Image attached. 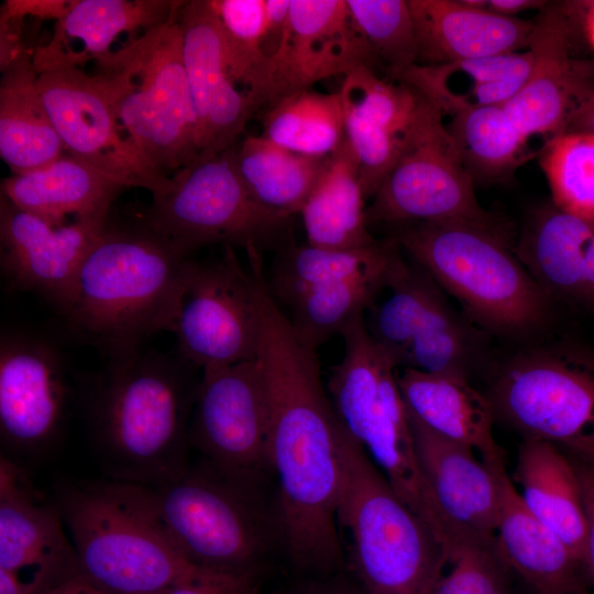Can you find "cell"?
I'll return each mask as SVG.
<instances>
[{
    "mask_svg": "<svg viewBox=\"0 0 594 594\" xmlns=\"http://www.w3.org/2000/svg\"><path fill=\"white\" fill-rule=\"evenodd\" d=\"M498 490L496 539L506 564L531 594H575L588 591L582 561L525 505L509 479L504 459L484 461Z\"/></svg>",
    "mask_w": 594,
    "mask_h": 594,
    "instance_id": "obj_24",
    "label": "cell"
},
{
    "mask_svg": "<svg viewBox=\"0 0 594 594\" xmlns=\"http://www.w3.org/2000/svg\"><path fill=\"white\" fill-rule=\"evenodd\" d=\"M56 507L78 574L101 594H155L197 565L169 531L151 487L107 479L66 483Z\"/></svg>",
    "mask_w": 594,
    "mask_h": 594,
    "instance_id": "obj_4",
    "label": "cell"
},
{
    "mask_svg": "<svg viewBox=\"0 0 594 594\" xmlns=\"http://www.w3.org/2000/svg\"><path fill=\"white\" fill-rule=\"evenodd\" d=\"M38 88L68 153L127 187L144 188L152 196L165 189L169 177L139 152L98 74L79 67L50 69L38 74Z\"/></svg>",
    "mask_w": 594,
    "mask_h": 594,
    "instance_id": "obj_15",
    "label": "cell"
},
{
    "mask_svg": "<svg viewBox=\"0 0 594 594\" xmlns=\"http://www.w3.org/2000/svg\"><path fill=\"white\" fill-rule=\"evenodd\" d=\"M261 135L302 155L330 156L345 139L339 91L309 88L282 98L266 109Z\"/></svg>",
    "mask_w": 594,
    "mask_h": 594,
    "instance_id": "obj_38",
    "label": "cell"
},
{
    "mask_svg": "<svg viewBox=\"0 0 594 594\" xmlns=\"http://www.w3.org/2000/svg\"><path fill=\"white\" fill-rule=\"evenodd\" d=\"M70 389L58 349L25 331L0 339V436L19 453H37L58 437Z\"/></svg>",
    "mask_w": 594,
    "mask_h": 594,
    "instance_id": "obj_17",
    "label": "cell"
},
{
    "mask_svg": "<svg viewBox=\"0 0 594 594\" xmlns=\"http://www.w3.org/2000/svg\"><path fill=\"white\" fill-rule=\"evenodd\" d=\"M539 164L552 204L560 210L594 221V133L565 132L549 138Z\"/></svg>",
    "mask_w": 594,
    "mask_h": 594,
    "instance_id": "obj_41",
    "label": "cell"
},
{
    "mask_svg": "<svg viewBox=\"0 0 594 594\" xmlns=\"http://www.w3.org/2000/svg\"><path fill=\"white\" fill-rule=\"evenodd\" d=\"M516 254L549 298L594 307V221L552 202L526 219Z\"/></svg>",
    "mask_w": 594,
    "mask_h": 594,
    "instance_id": "obj_26",
    "label": "cell"
},
{
    "mask_svg": "<svg viewBox=\"0 0 594 594\" xmlns=\"http://www.w3.org/2000/svg\"><path fill=\"white\" fill-rule=\"evenodd\" d=\"M352 20L388 76L417 63V41L407 0H346Z\"/></svg>",
    "mask_w": 594,
    "mask_h": 594,
    "instance_id": "obj_43",
    "label": "cell"
},
{
    "mask_svg": "<svg viewBox=\"0 0 594 594\" xmlns=\"http://www.w3.org/2000/svg\"><path fill=\"white\" fill-rule=\"evenodd\" d=\"M261 252L246 250L249 268L231 246L216 261L188 263L172 332L177 353L198 369L257 358L266 286Z\"/></svg>",
    "mask_w": 594,
    "mask_h": 594,
    "instance_id": "obj_12",
    "label": "cell"
},
{
    "mask_svg": "<svg viewBox=\"0 0 594 594\" xmlns=\"http://www.w3.org/2000/svg\"><path fill=\"white\" fill-rule=\"evenodd\" d=\"M122 183L68 152L51 164L1 182V195L18 208L54 224L109 218Z\"/></svg>",
    "mask_w": 594,
    "mask_h": 594,
    "instance_id": "obj_28",
    "label": "cell"
},
{
    "mask_svg": "<svg viewBox=\"0 0 594 594\" xmlns=\"http://www.w3.org/2000/svg\"><path fill=\"white\" fill-rule=\"evenodd\" d=\"M219 19L227 67L237 87L243 86L258 108L266 107L270 59L262 50L265 0H210Z\"/></svg>",
    "mask_w": 594,
    "mask_h": 594,
    "instance_id": "obj_40",
    "label": "cell"
},
{
    "mask_svg": "<svg viewBox=\"0 0 594 594\" xmlns=\"http://www.w3.org/2000/svg\"><path fill=\"white\" fill-rule=\"evenodd\" d=\"M340 451L338 525L349 537L348 570L370 594H431L446 564L436 537L343 425Z\"/></svg>",
    "mask_w": 594,
    "mask_h": 594,
    "instance_id": "obj_8",
    "label": "cell"
},
{
    "mask_svg": "<svg viewBox=\"0 0 594 594\" xmlns=\"http://www.w3.org/2000/svg\"><path fill=\"white\" fill-rule=\"evenodd\" d=\"M580 15L586 40L594 51V1H580Z\"/></svg>",
    "mask_w": 594,
    "mask_h": 594,
    "instance_id": "obj_53",
    "label": "cell"
},
{
    "mask_svg": "<svg viewBox=\"0 0 594 594\" xmlns=\"http://www.w3.org/2000/svg\"><path fill=\"white\" fill-rule=\"evenodd\" d=\"M258 583L256 579L197 566L155 594H258Z\"/></svg>",
    "mask_w": 594,
    "mask_h": 594,
    "instance_id": "obj_45",
    "label": "cell"
},
{
    "mask_svg": "<svg viewBox=\"0 0 594 594\" xmlns=\"http://www.w3.org/2000/svg\"><path fill=\"white\" fill-rule=\"evenodd\" d=\"M575 594H591V593L586 591V592H581V593H575Z\"/></svg>",
    "mask_w": 594,
    "mask_h": 594,
    "instance_id": "obj_54",
    "label": "cell"
},
{
    "mask_svg": "<svg viewBox=\"0 0 594 594\" xmlns=\"http://www.w3.org/2000/svg\"><path fill=\"white\" fill-rule=\"evenodd\" d=\"M581 16L579 1L548 2L534 21L527 81L504 109L527 140L566 131L572 118L594 95V65L572 55Z\"/></svg>",
    "mask_w": 594,
    "mask_h": 594,
    "instance_id": "obj_16",
    "label": "cell"
},
{
    "mask_svg": "<svg viewBox=\"0 0 594 594\" xmlns=\"http://www.w3.org/2000/svg\"><path fill=\"white\" fill-rule=\"evenodd\" d=\"M398 245L392 240L351 250H329L287 242L274 263L268 292L289 306L308 292L386 264Z\"/></svg>",
    "mask_w": 594,
    "mask_h": 594,
    "instance_id": "obj_37",
    "label": "cell"
},
{
    "mask_svg": "<svg viewBox=\"0 0 594 594\" xmlns=\"http://www.w3.org/2000/svg\"><path fill=\"white\" fill-rule=\"evenodd\" d=\"M446 128L474 184L508 180L522 161L527 142L504 106L462 107Z\"/></svg>",
    "mask_w": 594,
    "mask_h": 594,
    "instance_id": "obj_36",
    "label": "cell"
},
{
    "mask_svg": "<svg viewBox=\"0 0 594 594\" xmlns=\"http://www.w3.org/2000/svg\"><path fill=\"white\" fill-rule=\"evenodd\" d=\"M565 132L594 133V95L578 110Z\"/></svg>",
    "mask_w": 594,
    "mask_h": 594,
    "instance_id": "obj_51",
    "label": "cell"
},
{
    "mask_svg": "<svg viewBox=\"0 0 594 594\" xmlns=\"http://www.w3.org/2000/svg\"><path fill=\"white\" fill-rule=\"evenodd\" d=\"M198 370L176 350L140 348L108 359L87 392L85 411L110 479L155 487L189 466Z\"/></svg>",
    "mask_w": 594,
    "mask_h": 594,
    "instance_id": "obj_2",
    "label": "cell"
},
{
    "mask_svg": "<svg viewBox=\"0 0 594 594\" xmlns=\"http://www.w3.org/2000/svg\"><path fill=\"white\" fill-rule=\"evenodd\" d=\"M497 542L468 537L459 543L431 594H517Z\"/></svg>",
    "mask_w": 594,
    "mask_h": 594,
    "instance_id": "obj_44",
    "label": "cell"
},
{
    "mask_svg": "<svg viewBox=\"0 0 594 594\" xmlns=\"http://www.w3.org/2000/svg\"><path fill=\"white\" fill-rule=\"evenodd\" d=\"M74 1V0H73ZM68 0H7L0 11V18L33 16L40 20L64 16L73 4Z\"/></svg>",
    "mask_w": 594,
    "mask_h": 594,
    "instance_id": "obj_49",
    "label": "cell"
},
{
    "mask_svg": "<svg viewBox=\"0 0 594 594\" xmlns=\"http://www.w3.org/2000/svg\"><path fill=\"white\" fill-rule=\"evenodd\" d=\"M108 223V218H92L54 224L18 208L1 195L3 279L14 290L41 296L62 314L72 298L82 262Z\"/></svg>",
    "mask_w": 594,
    "mask_h": 594,
    "instance_id": "obj_18",
    "label": "cell"
},
{
    "mask_svg": "<svg viewBox=\"0 0 594 594\" xmlns=\"http://www.w3.org/2000/svg\"><path fill=\"white\" fill-rule=\"evenodd\" d=\"M177 21L196 116L197 157H208L233 146L260 108L229 76L224 37L210 0L183 1Z\"/></svg>",
    "mask_w": 594,
    "mask_h": 594,
    "instance_id": "obj_19",
    "label": "cell"
},
{
    "mask_svg": "<svg viewBox=\"0 0 594 594\" xmlns=\"http://www.w3.org/2000/svg\"><path fill=\"white\" fill-rule=\"evenodd\" d=\"M38 594H101L89 586L79 576L69 579L55 586L40 592Z\"/></svg>",
    "mask_w": 594,
    "mask_h": 594,
    "instance_id": "obj_52",
    "label": "cell"
},
{
    "mask_svg": "<svg viewBox=\"0 0 594 594\" xmlns=\"http://www.w3.org/2000/svg\"><path fill=\"white\" fill-rule=\"evenodd\" d=\"M365 195L354 153L343 140L332 153L301 207L307 243L329 250L375 244L366 219Z\"/></svg>",
    "mask_w": 594,
    "mask_h": 594,
    "instance_id": "obj_32",
    "label": "cell"
},
{
    "mask_svg": "<svg viewBox=\"0 0 594 594\" xmlns=\"http://www.w3.org/2000/svg\"><path fill=\"white\" fill-rule=\"evenodd\" d=\"M274 594H370L345 568L322 578L299 579L293 585Z\"/></svg>",
    "mask_w": 594,
    "mask_h": 594,
    "instance_id": "obj_47",
    "label": "cell"
},
{
    "mask_svg": "<svg viewBox=\"0 0 594 594\" xmlns=\"http://www.w3.org/2000/svg\"><path fill=\"white\" fill-rule=\"evenodd\" d=\"M188 441L220 474L271 483V402L257 358L201 370Z\"/></svg>",
    "mask_w": 594,
    "mask_h": 594,
    "instance_id": "obj_14",
    "label": "cell"
},
{
    "mask_svg": "<svg viewBox=\"0 0 594 594\" xmlns=\"http://www.w3.org/2000/svg\"><path fill=\"white\" fill-rule=\"evenodd\" d=\"M392 240L484 329L519 338L547 321L550 298L510 250L503 230L421 222L398 227Z\"/></svg>",
    "mask_w": 594,
    "mask_h": 594,
    "instance_id": "obj_6",
    "label": "cell"
},
{
    "mask_svg": "<svg viewBox=\"0 0 594 594\" xmlns=\"http://www.w3.org/2000/svg\"><path fill=\"white\" fill-rule=\"evenodd\" d=\"M190 260L139 221L129 228L108 223L61 314L68 332L107 359L172 332Z\"/></svg>",
    "mask_w": 594,
    "mask_h": 594,
    "instance_id": "obj_3",
    "label": "cell"
},
{
    "mask_svg": "<svg viewBox=\"0 0 594 594\" xmlns=\"http://www.w3.org/2000/svg\"><path fill=\"white\" fill-rule=\"evenodd\" d=\"M29 568L34 570L32 580L47 588L79 576L76 553L56 505L41 498L22 470L1 457L0 569L20 575Z\"/></svg>",
    "mask_w": 594,
    "mask_h": 594,
    "instance_id": "obj_22",
    "label": "cell"
},
{
    "mask_svg": "<svg viewBox=\"0 0 594 594\" xmlns=\"http://www.w3.org/2000/svg\"><path fill=\"white\" fill-rule=\"evenodd\" d=\"M292 217L253 198L235 168L231 146L197 157L172 175L139 222L191 256L213 244L262 251L286 237Z\"/></svg>",
    "mask_w": 594,
    "mask_h": 594,
    "instance_id": "obj_10",
    "label": "cell"
},
{
    "mask_svg": "<svg viewBox=\"0 0 594 594\" xmlns=\"http://www.w3.org/2000/svg\"><path fill=\"white\" fill-rule=\"evenodd\" d=\"M531 62L527 50L441 64L447 73L465 79L459 84L432 81L407 68L389 77L413 87L447 114L462 107L504 106L527 81Z\"/></svg>",
    "mask_w": 594,
    "mask_h": 594,
    "instance_id": "obj_33",
    "label": "cell"
},
{
    "mask_svg": "<svg viewBox=\"0 0 594 594\" xmlns=\"http://www.w3.org/2000/svg\"><path fill=\"white\" fill-rule=\"evenodd\" d=\"M495 419L570 457L594 455V355L573 348L519 352L486 395Z\"/></svg>",
    "mask_w": 594,
    "mask_h": 594,
    "instance_id": "obj_11",
    "label": "cell"
},
{
    "mask_svg": "<svg viewBox=\"0 0 594 594\" xmlns=\"http://www.w3.org/2000/svg\"><path fill=\"white\" fill-rule=\"evenodd\" d=\"M548 1L540 0H488L486 9L501 15L516 18L517 13L526 10H541Z\"/></svg>",
    "mask_w": 594,
    "mask_h": 594,
    "instance_id": "obj_50",
    "label": "cell"
},
{
    "mask_svg": "<svg viewBox=\"0 0 594 594\" xmlns=\"http://www.w3.org/2000/svg\"><path fill=\"white\" fill-rule=\"evenodd\" d=\"M398 250L384 265L312 289L292 305L288 318L298 338L312 349L341 334L356 317L363 316L385 288Z\"/></svg>",
    "mask_w": 594,
    "mask_h": 594,
    "instance_id": "obj_39",
    "label": "cell"
},
{
    "mask_svg": "<svg viewBox=\"0 0 594 594\" xmlns=\"http://www.w3.org/2000/svg\"><path fill=\"white\" fill-rule=\"evenodd\" d=\"M477 345L473 330L444 299L410 343L400 367L469 378Z\"/></svg>",
    "mask_w": 594,
    "mask_h": 594,
    "instance_id": "obj_42",
    "label": "cell"
},
{
    "mask_svg": "<svg viewBox=\"0 0 594 594\" xmlns=\"http://www.w3.org/2000/svg\"><path fill=\"white\" fill-rule=\"evenodd\" d=\"M397 384L406 409L429 429L477 450L483 461L504 459L492 405L469 378L403 369Z\"/></svg>",
    "mask_w": 594,
    "mask_h": 594,
    "instance_id": "obj_29",
    "label": "cell"
},
{
    "mask_svg": "<svg viewBox=\"0 0 594 594\" xmlns=\"http://www.w3.org/2000/svg\"><path fill=\"white\" fill-rule=\"evenodd\" d=\"M151 488L174 539L197 566L260 581L275 554H285L267 486L230 479L204 462Z\"/></svg>",
    "mask_w": 594,
    "mask_h": 594,
    "instance_id": "obj_7",
    "label": "cell"
},
{
    "mask_svg": "<svg viewBox=\"0 0 594 594\" xmlns=\"http://www.w3.org/2000/svg\"><path fill=\"white\" fill-rule=\"evenodd\" d=\"M340 336L344 354L327 383L334 410L398 497L428 526L447 560L464 536L441 513L419 468L396 366L371 338L364 315Z\"/></svg>",
    "mask_w": 594,
    "mask_h": 594,
    "instance_id": "obj_5",
    "label": "cell"
},
{
    "mask_svg": "<svg viewBox=\"0 0 594 594\" xmlns=\"http://www.w3.org/2000/svg\"><path fill=\"white\" fill-rule=\"evenodd\" d=\"M33 51L1 69L0 156L12 174L42 168L67 152L40 92Z\"/></svg>",
    "mask_w": 594,
    "mask_h": 594,
    "instance_id": "obj_30",
    "label": "cell"
},
{
    "mask_svg": "<svg viewBox=\"0 0 594 594\" xmlns=\"http://www.w3.org/2000/svg\"><path fill=\"white\" fill-rule=\"evenodd\" d=\"M183 1L169 0H75L54 24L51 40L34 48L38 74L79 67L108 56L123 32L147 31L167 21Z\"/></svg>",
    "mask_w": 594,
    "mask_h": 594,
    "instance_id": "obj_27",
    "label": "cell"
},
{
    "mask_svg": "<svg viewBox=\"0 0 594 594\" xmlns=\"http://www.w3.org/2000/svg\"><path fill=\"white\" fill-rule=\"evenodd\" d=\"M339 94L345 139L365 198H372L407 146L425 97L406 84L382 79L369 66L345 75Z\"/></svg>",
    "mask_w": 594,
    "mask_h": 594,
    "instance_id": "obj_21",
    "label": "cell"
},
{
    "mask_svg": "<svg viewBox=\"0 0 594 594\" xmlns=\"http://www.w3.org/2000/svg\"><path fill=\"white\" fill-rule=\"evenodd\" d=\"M375 61L346 0H290L285 40L270 61L266 109L319 80L372 67Z\"/></svg>",
    "mask_w": 594,
    "mask_h": 594,
    "instance_id": "obj_20",
    "label": "cell"
},
{
    "mask_svg": "<svg viewBox=\"0 0 594 594\" xmlns=\"http://www.w3.org/2000/svg\"><path fill=\"white\" fill-rule=\"evenodd\" d=\"M235 168L253 198L284 213H299L329 156L302 155L262 135L232 146Z\"/></svg>",
    "mask_w": 594,
    "mask_h": 594,
    "instance_id": "obj_34",
    "label": "cell"
},
{
    "mask_svg": "<svg viewBox=\"0 0 594 594\" xmlns=\"http://www.w3.org/2000/svg\"><path fill=\"white\" fill-rule=\"evenodd\" d=\"M407 415L419 468L448 522L461 535L496 542L498 490L493 469L476 459L471 447L436 433L408 410Z\"/></svg>",
    "mask_w": 594,
    "mask_h": 594,
    "instance_id": "obj_23",
    "label": "cell"
},
{
    "mask_svg": "<svg viewBox=\"0 0 594 594\" xmlns=\"http://www.w3.org/2000/svg\"><path fill=\"white\" fill-rule=\"evenodd\" d=\"M257 359L271 402V457L285 556L300 579L346 568L338 525L342 422L304 343L268 290L262 296Z\"/></svg>",
    "mask_w": 594,
    "mask_h": 594,
    "instance_id": "obj_1",
    "label": "cell"
},
{
    "mask_svg": "<svg viewBox=\"0 0 594 594\" xmlns=\"http://www.w3.org/2000/svg\"><path fill=\"white\" fill-rule=\"evenodd\" d=\"M568 457L573 463L579 477L586 519L582 563L588 584L594 587V455Z\"/></svg>",
    "mask_w": 594,
    "mask_h": 594,
    "instance_id": "obj_46",
    "label": "cell"
},
{
    "mask_svg": "<svg viewBox=\"0 0 594 594\" xmlns=\"http://www.w3.org/2000/svg\"><path fill=\"white\" fill-rule=\"evenodd\" d=\"M399 251L385 286L388 297L380 305L373 304L364 317L371 338L396 367H400L410 343L446 299L437 283L416 263L408 264Z\"/></svg>",
    "mask_w": 594,
    "mask_h": 594,
    "instance_id": "obj_35",
    "label": "cell"
},
{
    "mask_svg": "<svg viewBox=\"0 0 594 594\" xmlns=\"http://www.w3.org/2000/svg\"><path fill=\"white\" fill-rule=\"evenodd\" d=\"M179 8L167 21L97 62L122 127L143 157L165 177L198 153Z\"/></svg>",
    "mask_w": 594,
    "mask_h": 594,
    "instance_id": "obj_9",
    "label": "cell"
},
{
    "mask_svg": "<svg viewBox=\"0 0 594 594\" xmlns=\"http://www.w3.org/2000/svg\"><path fill=\"white\" fill-rule=\"evenodd\" d=\"M514 474L528 509L582 561L586 519L579 477L570 458L552 443L524 439Z\"/></svg>",
    "mask_w": 594,
    "mask_h": 594,
    "instance_id": "obj_31",
    "label": "cell"
},
{
    "mask_svg": "<svg viewBox=\"0 0 594 594\" xmlns=\"http://www.w3.org/2000/svg\"><path fill=\"white\" fill-rule=\"evenodd\" d=\"M474 185L442 111L425 97L407 146L366 207L367 223L400 227L454 221L504 231L480 205Z\"/></svg>",
    "mask_w": 594,
    "mask_h": 594,
    "instance_id": "obj_13",
    "label": "cell"
},
{
    "mask_svg": "<svg viewBox=\"0 0 594 594\" xmlns=\"http://www.w3.org/2000/svg\"><path fill=\"white\" fill-rule=\"evenodd\" d=\"M290 0H265L262 50L271 61L280 48L289 25Z\"/></svg>",
    "mask_w": 594,
    "mask_h": 594,
    "instance_id": "obj_48",
    "label": "cell"
},
{
    "mask_svg": "<svg viewBox=\"0 0 594 594\" xmlns=\"http://www.w3.org/2000/svg\"><path fill=\"white\" fill-rule=\"evenodd\" d=\"M417 63L441 65L527 51L534 22L496 14L464 0H407Z\"/></svg>",
    "mask_w": 594,
    "mask_h": 594,
    "instance_id": "obj_25",
    "label": "cell"
}]
</instances>
